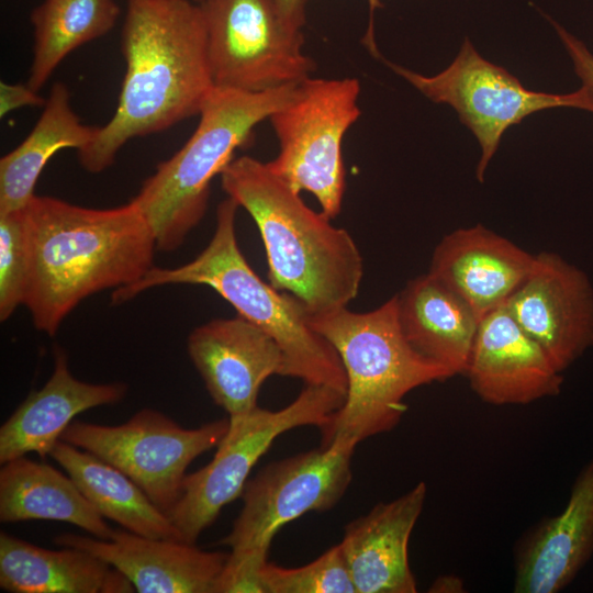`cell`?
<instances>
[{
	"label": "cell",
	"instance_id": "18",
	"mask_svg": "<svg viewBox=\"0 0 593 593\" xmlns=\"http://www.w3.org/2000/svg\"><path fill=\"white\" fill-rule=\"evenodd\" d=\"M534 262L535 255L475 225L446 235L434 250L427 273L460 296L481 320L507 301Z\"/></svg>",
	"mask_w": 593,
	"mask_h": 593
},
{
	"label": "cell",
	"instance_id": "24",
	"mask_svg": "<svg viewBox=\"0 0 593 593\" xmlns=\"http://www.w3.org/2000/svg\"><path fill=\"white\" fill-rule=\"evenodd\" d=\"M97 130L75 113L67 86L54 83L30 134L0 159V213L26 208L49 159L64 148L85 149Z\"/></svg>",
	"mask_w": 593,
	"mask_h": 593
},
{
	"label": "cell",
	"instance_id": "28",
	"mask_svg": "<svg viewBox=\"0 0 593 593\" xmlns=\"http://www.w3.org/2000/svg\"><path fill=\"white\" fill-rule=\"evenodd\" d=\"M29 278L25 208L0 213V320L23 305Z\"/></svg>",
	"mask_w": 593,
	"mask_h": 593
},
{
	"label": "cell",
	"instance_id": "30",
	"mask_svg": "<svg viewBox=\"0 0 593 593\" xmlns=\"http://www.w3.org/2000/svg\"><path fill=\"white\" fill-rule=\"evenodd\" d=\"M46 100L27 83L0 82V116L24 107L45 105Z\"/></svg>",
	"mask_w": 593,
	"mask_h": 593
},
{
	"label": "cell",
	"instance_id": "7",
	"mask_svg": "<svg viewBox=\"0 0 593 593\" xmlns=\"http://www.w3.org/2000/svg\"><path fill=\"white\" fill-rule=\"evenodd\" d=\"M359 94L356 78L307 77L268 119L279 153L267 165L296 191L313 194L331 220L342 211L346 188L343 139L360 116Z\"/></svg>",
	"mask_w": 593,
	"mask_h": 593
},
{
	"label": "cell",
	"instance_id": "32",
	"mask_svg": "<svg viewBox=\"0 0 593 593\" xmlns=\"http://www.w3.org/2000/svg\"><path fill=\"white\" fill-rule=\"evenodd\" d=\"M428 591L434 593H461L465 592V582L457 575L446 574L435 579Z\"/></svg>",
	"mask_w": 593,
	"mask_h": 593
},
{
	"label": "cell",
	"instance_id": "25",
	"mask_svg": "<svg viewBox=\"0 0 593 593\" xmlns=\"http://www.w3.org/2000/svg\"><path fill=\"white\" fill-rule=\"evenodd\" d=\"M49 456L104 518L141 536L183 541L168 515L118 468L61 439Z\"/></svg>",
	"mask_w": 593,
	"mask_h": 593
},
{
	"label": "cell",
	"instance_id": "2",
	"mask_svg": "<svg viewBox=\"0 0 593 593\" xmlns=\"http://www.w3.org/2000/svg\"><path fill=\"white\" fill-rule=\"evenodd\" d=\"M122 51L126 70L115 112L78 153L91 174L109 168L130 139L199 115L214 89L203 14L192 0H127Z\"/></svg>",
	"mask_w": 593,
	"mask_h": 593
},
{
	"label": "cell",
	"instance_id": "33",
	"mask_svg": "<svg viewBox=\"0 0 593 593\" xmlns=\"http://www.w3.org/2000/svg\"><path fill=\"white\" fill-rule=\"evenodd\" d=\"M192 1H195V0H192ZM201 1V0H200Z\"/></svg>",
	"mask_w": 593,
	"mask_h": 593
},
{
	"label": "cell",
	"instance_id": "11",
	"mask_svg": "<svg viewBox=\"0 0 593 593\" xmlns=\"http://www.w3.org/2000/svg\"><path fill=\"white\" fill-rule=\"evenodd\" d=\"M385 63L433 102L447 103L457 111L461 123L473 133L481 147L475 170L480 182L484 181L485 169L510 126L519 124L529 114L552 108H575L593 113V97L583 86L562 94L528 90L503 67L484 59L468 38L454 61L434 76Z\"/></svg>",
	"mask_w": 593,
	"mask_h": 593
},
{
	"label": "cell",
	"instance_id": "9",
	"mask_svg": "<svg viewBox=\"0 0 593 593\" xmlns=\"http://www.w3.org/2000/svg\"><path fill=\"white\" fill-rule=\"evenodd\" d=\"M215 88L261 92L299 83L315 69L301 25L275 0H201Z\"/></svg>",
	"mask_w": 593,
	"mask_h": 593
},
{
	"label": "cell",
	"instance_id": "19",
	"mask_svg": "<svg viewBox=\"0 0 593 593\" xmlns=\"http://www.w3.org/2000/svg\"><path fill=\"white\" fill-rule=\"evenodd\" d=\"M426 494V484L418 482L406 493L377 504L345 527L339 546L357 593L417 591L407 547Z\"/></svg>",
	"mask_w": 593,
	"mask_h": 593
},
{
	"label": "cell",
	"instance_id": "8",
	"mask_svg": "<svg viewBox=\"0 0 593 593\" xmlns=\"http://www.w3.org/2000/svg\"><path fill=\"white\" fill-rule=\"evenodd\" d=\"M331 387L305 384L294 401L278 411L255 407L230 418L213 459L187 474L179 499L167 513L183 541L195 544L222 508L242 495L257 461L283 433L300 426L322 427L345 402Z\"/></svg>",
	"mask_w": 593,
	"mask_h": 593
},
{
	"label": "cell",
	"instance_id": "13",
	"mask_svg": "<svg viewBox=\"0 0 593 593\" xmlns=\"http://www.w3.org/2000/svg\"><path fill=\"white\" fill-rule=\"evenodd\" d=\"M504 305L561 373L593 345V287L556 253L535 255L530 273Z\"/></svg>",
	"mask_w": 593,
	"mask_h": 593
},
{
	"label": "cell",
	"instance_id": "4",
	"mask_svg": "<svg viewBox=\"0 0 593 593\" xmlns=\"http://www.w3.org/2000/svg\"><path fill=\"white\" fill-rule=\"evenodd\" d=\"M239 205L231 198L216 209L215 230L208 246L177 268L153 267L138 281L112 293V303L166 284H204L216 291L237 312L270 335L284 355V377L304 384L331 387L346 395L347 377L334 347L311 325L310 313L292 294L276 289L257 276L240 251L235 220Z\"/></svg>",
	"mask_w": 593,
	"mask_h": 593
},
{
	"label": "cell",
	"instance_id": "29",
	"mask_svg": "<svg viewBox=\"0 0 593 593\" xmlns=\"http://www.w3.org/2000/svg\"><path fill=\"white\" fill-rule=\"evenodd\" d=\"M551 23L572 60L574 71L582 86L593 97V54L581 40L569 33L557 22L551 21Z\"/></svg>",
	"mask_w": 593,
	"mask_h": 593
},
{
	"label": "cell",
	"instance_id": "17",
	"mask_svg": "<svg viewBox=\"0 0 593 593\" xmlns=\"http://www.w3.org/2000/svg\"><path fill=\"white\" fill-rule=\"evenodd\" d=\"M593 556V459L577 475L561 513L540 521L514 553L515 593H557Z\"/></svg>",
	"mask_w": 593,
	"mask_h": 593
},
{
	"label": "cell",
	"instance_id": "31",
	"mask_svg": "<svg viewBox=\"0 0 593 593\" xmlns=\"http://www.w3.org/2000/svg\"><path fill=\"white\" fill-rule=\"evenodd\" d=\"M282 14L290 21L303 26L305 24V7L307 0H275ZM370 21L363 37V43L374 57H381L374 42L373 14L376 9L381 8L380 0H368Z\"/></svg>",
	"mask_w": 593,
	"mask_h": 593
},
{
	"label": "cell",
	"instance_id": "27",
	"mask_svg": "<svg viewBox=\"0 0 593 593\" xmlns=\"http://www.w3.org/2000/svg\"><path fill=\"white\" fill-rule=\"evenodd\" d=\"M261 580L265 593H357L339 544L301 567L267 562Z\"/></svg>",
	"mask_w": 593,
	"mask_h": 593
},
{
	"label": "cell",
	"instance_id": "6",
	"mask_svg": "<svg viewBox=\"0 0 593 593\" xmlns=\"http://www.w3.org/2000/svg\"><path fill=\"white\" fill-rule=\"evenodd\" d=\"M298 83L246 92L215 88L184 145L156 167L133 200L155 236L158 250L178 249L203 219L211 182L246 145L257 124L287 103Z\"/></svg>",
	"mask_w": 593,
	"mask_h": 593
},
{
	"label": "cell",
	"instance_id": "5",
	"mask_svg": "<svg viewBox=\"0 0 593 593\" xmlns=\"http://www.w3.org/2000/svg\"><path fill=\"white\" fill-rule=\"evenodd\" d=\"M312 327L336 350L347 377L344 404L320 427L322 444L358 445L392 430L402 419L405 396L452 374L418 354L405 338L398 295L368 312L347 306L310 315Z\"/></svg>",
	"mask_w": 593,
	"mask_h": 593
},
{
	"label": "cell",
	"instance_id": "14",
	"mask_svg": "<svg viewBox=\"0 0 593 593\" xmlns=\"http://www.w3.org/2000/svg\"><path fill=\"white\" fill-rule=\"evenodd\" d=\"M187 350L213 402L228 417L257 407L265 380L284 371V355L277 342L238 315L195 327L188 336Z\"/></svg>",
	"mask_w": 593,
	"mask_h": 593
},
{
	"label": "cell",
	"instance_id": "15",
	"mask_svg": "<svg viewBox=\"0 0 593 593\" xmlns=\"http://www.w3.org/2000/svg\"><path fill=\"white\" fill-rule=\"evenodd\" d=\"M493 405L529 404L561 392L563 377L504 304L480 322L465 372Z\"/></svg>",
	"mask_w": 593,
	"mask_h": 593
},
{
	"label": "cell",
	"instance_id": "22",
	"mask_svg": "<svg viewBox=\"0 0 593 593\" xmlns=\"http://www.w3.org/2000/svg\"><path fill=\"white\" fill-rule=\"evenodd\" d=\"M398 295V314L410 345L452 377L465 373L480 318L455 292L422 275Z\"/></svg>",
	"mask_w": 593,
	"mask_h": 593
},
{
	"label": "cell",
	"instance_id": "1",
	"mask_svg": "<svg viewBox=\"0 0 593 593\" xmlns=\"http://www.w3.org/2000/svg\"><path fill=\"white\" fill-rule=\"evenodd\" d=\"M25 221L29 278L23 305L34 326L49 336L88 296L130 286L154 267L155 236L133 199L92 209L35 194Z\"/></svg>",
	"mask_w": 593,
	"mask_h": 593
},
{
	"label": "cell",
	"instance_id": "23",
	"mask_svg": "<svg viewBox=\"0 0 593 593\" xmlns=\"http://www.w3.org/2000/svg\"><path fill=\"white\" fill-rule=\"evenodd\" d=\"M31 519L69 523L104 540L114 533L68 474L22 456L1 467L0 521Z\"/></svg>",
	"mask_w": 593,
	"mask_h": 593
},
{
	"label": "cell",
	"instance_id": "3",
	"mask_svg": "<svg viewBox=\"0 0 593 593\" xmlns=\"http://www.w3.org/2000/svg\"><path fill=\"white\" fill-rule=\"evenodd\" d=\"M221 186L255 221L271 286L295 296L310 315L347 306L357 296L363 264L350 234L310 209L267 163L235 158L221 172Z\"/></svg>",
	"mask_w": 593,
	"mask_h": 593
},
{
	"label": "cell",
	"instance_id": "21",
	"mask_svg": "<svg viewBox=\"0 0 593 593\" xmlns=\"http://www.w3.org/2000/svg\"><path fill=\"white\" fill-rule=\"evenodd\" d=\"M0 588L11 593L135 591L126 575L86 550L46 549L5 532L0 534Z\"/></svg>",
	"mask_w": 593,
	"mask_h": 593
},
{
	"label": "cell",
	"instance_id": "26",
	"mask_svg": "<svg viewBox=\"0 0 593 593\" xmlns=\"http://www.w3.org/2000/svg\"><path fill=\"white\" fill-rule=\"evenodd\" d=\"M119 14L115 0H44L31 14L34 49L26 83L40 91L72 51L110 32Z\"/></svg>",
	"mask_w": 593,
	"mask_h": 593
},
{
	"label": "cell",
	"instance_id": "10",
	"mask_svg": "<svg viewBox=\"0 0 593 593\" xmlns=\"http://www.w3.org/2000/svg\"><path fill=\"white\" fill-rule=\"evenodd\" d=\"M355 444L333 440L264 467L242 492L243 506L221 540L231 556L267 561L271 541L288 523L333 508L351 481Z\"/></svg>",
	"mask_w": 593,
	"mask_h": 593
},
{
	"label": "cell",
	"instance_id": "20",
	"mask_svg": "<svg viewBox=\"0 0 593 593\" xmlns=\"http://www.w3.org/2000/svg\"><path fill=\"white\" fill-rule=\"evenodd\" d=\"M122 382L88 383L75 378L65 350L54 348V370L38 391H33L0 427V463L35 452L51 455L67 426L78 414L119 403L126 394Z\"/></svg>",
	"mask_w": 593,
	"mask_h": 593
},
{
	"label": "cell",
	"instance_id": "12",
	"mask_svg": "<svg viewBox=\"0 0 593 593\" xmlns=\"http://www.w3.org/2000/svg\"><path fill=\"white\" fill-rule=\"evenodd\" d=\"M230 418L184 428L164 413L143 409L115 426L74 421L60 439L131 478L166 514L180 496L189 465L217 447Z\"/></svg>",
	"mask_w": 593,
	"mask_h": 593
},
{
	"label": "cell",
	"instance_id": "16",
	"mask_svg": "<svg viewBox=\"0 0 593 593\" xmlns=\"http://www.w3.org/2000/svg\"><path fill=\"white\" fill-rule=\"evenodd\" d=\"M60 547L86 550L121 571L141 593H214L228 553L205 551L179 540L114 530L111 539L70 533L54 537Z\"/></svg>",
	"mask_w": 593,
	"mask_h": 593
}]
</instances>
